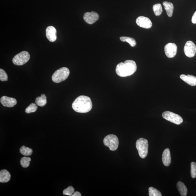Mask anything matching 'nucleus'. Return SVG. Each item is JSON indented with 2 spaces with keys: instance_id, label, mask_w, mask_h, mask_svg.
Wrapping results in <instances>:
<instances>
[{
  "instance_id": "nucleus-1",
  "label": "nucleus",
  "mask_w": 196,
  "mask_h": 196,
  "mask_svg": "<svg viewBox=\"0 0 196 196\" xmlns=\"http://www.w3.org/2000/svg\"><path fill=\"white\" fill-rule=\"evenodd\" d=\"M74 111L80 113H86L91 111L92 108L91 99L89 97L80 96L77 98L72 104Z\"/></svg>"
},
{
  "instance_id": "nucleus-2",
  "label": "nucleus",
  "mask_w": 196,
  "mask_h": 196,
  "mask_svg": "<svg viewBox=\"0 0 196 196\" xmlns=\"http://www.w3.org/2000/svg\"><path fill=\"white\" fill-rule=\"evenodd\" d=\"M137 69V65L134 61L127 60L117 65L116 72L118 76L125 77L133 75L136 72Z\"/></svg>"
},
{
  "instance_id": "nucleus-3",
  "label": "nucleus",
  "mask_w": 196,
  "mask_h": 196,
  "mask_svg": "<svg viewBox=\"0 0 196 196\" xmlns=\"http://www.w3.org/2000/svg\"><path fill=\"white\" fill-rule=\"evenodd\" d=\"M70 74L68 68L62 67L56 71L52 77V79L55 83H60L66 80Z\"/></svg>"
},
{
  "instance_id": "nucleus-4",
  "label": "nucleus",
  "mask_w": 196,
  "mask_h": 196,
  "mask_svg": "<svg viewBox=\"0 0 196 196\" xmlns=\"http://www.w3.org/2000/svg\"><path fill=\"white\" fill-rule=\"evenodd\" d=\"M148 142L147 139L140 138L137 140L136 147L139 156L142 158H145L147 156L148 152Z\"/></svg>"
},
{
  "instance_id": "nucleus-5",
  "label": "nucleus",
  "mask_w": 196,
  "mask_h": 196,
  "mask_svg": "<svg viewBox=\"0 0 196 196\" xmlns=\"http://www.w3.org/2000/svg\"><path fill=\"white\" fill-rule=\"evenodd\" d=\"M105 146L108 147L110 150L115 151L118 149L119 145L118 137L114 134H109L106 136L103 140Z\"/></svg>"
},
{
  "instance_id": "nucleus-6",
  "label": "nucleus",
  "mask_w": 196,
  "mask_h": 196,
  "mask_svg": "<svg viewBox=\"0 0 196 196\" xmlns=\"http://www.w3.org/2000/svg\"><path fill=\"white\" fill-rule=\"evenodd\" d=\"M30 58V54L28 52L22 51L14 56L13 59V62L15 65H23L28 61Z\"/></svg>"
},
{
  "instance_id": "nucleus-7",
  "label": "nucleus",
  "mask_w": 196,
  "mask_h": 196,
  "mask_svg": "<svg viewBox=\"0 0 196 196\" xmlns=\"http://www.w3.org/2000/svg\"><path fill=\"white\" fill-rule=\"evenodd\" d=\"M163 118L165 120L179 125L183 123V120L181 116L172 112L165 111L162 114Z\"/></svg>"
},
{
  "instance_id": "nucleus-8",
  "label": "nucleus",
  "mask_w": 196,
  "mask_h": 196,
  "mask_svg": "<svg viewBox=\"0 0 196 196\" xmlns=\"http://www.w3.org/2000/svg\"><path fill=\"white\" fill-rule=\"evenodd\" d=\"M184 51L187 57L190 58L194 57L196 53V45L192 41L187 42L184 47Z\"/></svg>"
},
{
  "instance_id": "nucleus-9",
  "label": "nucleus",
  "mask_w": 196,
  "mask_h": 196,
  "mask_svg": "<svg viewBox=\"0 0 196 196\" xmlns=\"http://www.w3.org/2000/svg\"><path fill=\"white\" fill-rule=\"evenodd\" d=\"M177 51V47L175 43H169L164 47V52L167 56L168 58L175 57Z\"/></svg>"
},
{
  "instance_id": "nucleus-10",
  "label": "nucleus",
  "mask_w": 196,
  "mask_h": 196,
  "mask_svg": "<svg viewBox=\"0 0 196 196\" xmlns=\"http://www.w3.org/2000/svg\"><path fill=\"white\" fill-rule=\"evenodd\" d=\"M99 15L98 13L92 11L91 12L85 13L83 16V19L87 23L92 24L98 21Z\"/></svg>"
},
{
  "instance_id": "nucleus-11",
  "label": "nucleus",
  "mask_w": 196,
  "mask_h": 196,
  "mask_svg": "<svg viewBox=\"0 0 196 196\" xmlns=\"http://www.w3.org/2000/svg\"><path fill=\"white\" fill-rule=\"evenodd\" d=\"M136 23L141 28L148 29L152 28V23L148 18L143 16L138 17L136 19Z\"/></svg>"
},
{
  "instance_id": "nucleus-12",
  "label": "nucleus",
  "mask_w": 196,
  "mask_h": 196,
  "mask_svg": "<svg viewBox=\"0 0 196 196\" xmlns=\"http://www.w3.org/2000/svg\"><path fill=\"white\" fill-rule=\"evenodd\" d=\"M0 101L2 105L5 107L12 108L17 104V101L15 98L6 96H2Z\"/></svg>"
},
{
  "instance_id": "nucleus-13",
  "label": "nucleus",
  "mask_w": 196,
  "mask_h": 196,
  "mask_svg": "<svg viewBox=\"0 0 196 196\" xmlns=\"http://www.w3.org/2000/svg\"><path fill=\"white\" fill-rule=\"evenodd\" d=\"M56 33H57V31L53 26H48L46 29V37L47 39L51 42H54L57 39Z\"/></svg>"
},
{
  "instance_id": "nucleus-14",
  "label": "nucleus",
  "mask_w": 196,
  "mask_h": 196,
  "mask_svg": "<svg viewBox=\"0 0 196 196\" xmlns=\"http://www.w3.org/2000/svg\"><path fill=\"white\" fill-rule=\"evenodd\" d=\"M180 78L191 86L196 85V77L194 76L190 75H186L183 74L180 76Z\"/></svg>"
},
{
  "instance_id": "nucleus-15",
  "label": "nucleus",
  "mask_w": 196,
  "mask_h": 196,
  "mask_svg": "<svg viewBox=\"0 0 196 196\" xmlns=\"http://www.w3.org/2000/svg\"><path fill=\"white\" fill-rule=\"evenodd\" d=\"M162 160L164 166H168L170 165L171 156L170 150L169 148H167L164 150L162 155Z\"/></svg>"
},
{
  "instance_id": "nucleus-16",
  "label": "nucleus",
  "mask_w": 196,
  "mask_h": 196,
  "mask_svg": "<svg viewBox=\"0 0 196 196\" xmlns=\"http://www.w3.org/2000/svg\"><path fill=\"white\" fill-rule=\"evenodd\" d=\"M11 176L9 172L6 170H2L0 172V182L6 183L10 181Z\"/></svg>"
},
{
  "instance_id": "nucleus-17",
  "label": "nucleus",
  "mask_w": 196,
  "mask_h": 196,
  "mask_svg": "<svg viewBox=\"0 0 196 196\" xmlns=\"http://www.w3.org/2000/svg\"><path fill=\"white\" fill-rule=\"evenodd\" d=\"M163 4L168 17H172L174 9V7L173 4L170 2L165 1L163 2Z\"/></svg>"
},
{
  "instance_id": "nucleus-18",
  "label": "nucleus",
  "mask_w": 196,
  "mask_h": 196,
  "mask_svg": "<svg viewBox=\"0 0 196 196\" xmlns=\"http://www.w3.org/2000/svg\"><path fill=\"white\" fill-rule=\"evenodd\" d=\"M177 186L180 195L182 196H186L188 193V189L183 182H178Z\"/></svg>"
},
{
  "instance_id": "nucleus-19",
  "label": "nucleus",
  "mask_w": 196,
  "mask_h": 196,
  "mask_svg": "<svg viewBox=\"0 0 196 196\" xmlns=\"http://www.w3.org/2000/svg\"><path fill=\"white\" fill-rule=\"evenodd\" d=\"M36 104L40 107H43L47 103V97L45 94H43L41 96L36 98L35 101Z\"/></svg>"
},
{
  "instance_id": "nucleus-20",
  "label": "nucleus",
  "mask_w": 196,
  "mask_h": 196,
  "mask_svg": "<svg viewBox=\"0 0 196 196\" xmlns=\"http://www.w3.org/2000/svg\"><path fill=\"white\" fill-rule=\"evenodd\" d=\"M121 41L123 42H127L129 43L130 46L132 47H134L137 44L136 40L133 38L129 37H122L120 38Z\"/></svg>"
},
{
  "instance_id": "nucleus-21",
  "label": "nucleus",
  "mask_w": 196,
  "mask_h": 196,
  "mask_svg": "<svg viewBox=\"0 0 196 196\" xmlns=\"http://www.w3.org/2000/svg\"><path fill=\"white\" fill-rule=\"evenodd\" d=\"M20 152L21 154L24 156H30L32 155L33 150L30 148L23 146L20 148Z\"/></svg>"
},
{
  "instance_id": "nucleus-22",
  "label": "nucleus",
  "mask_w": 196,
  "mask_h": 196,
  "mask_svg": "<svg viewBox=\"0 0 196 196\" xmlns=\"http://www.w3.org/2000/svg\"><path fill=\"white\" fill-rule=\"evenodd\" d=\"M153 10L157 16L160 15L163 11L161 4L159 3L154 4L153 6Z\"/></svg>"
},
{
  "instance_id": "nucleus-23",
  "label": "nucleus",
  "mask_w": 196,
  "mask_h": 196,
  "mask_svg": "<svg viewBox=\"0 0 196 196\" xmlns=\"http://www.w3.org/2000/svg\"><path fill=\"white\" fill-rule=\"evenodd\" d=\"M31 159L30 157H23L21 160V166L24 168H27L30 165Z\"/></svg>"
},
{
  "instance_id": "nucleus-24",
  "label": "nucleus",
  "mask_w": 196,
  "mask_h": 196,
  "mask_svg": "<svg viewBox=\"0 0 196 196\" xmlns=\"http://www.w3.org/2000/svg\"><path fill=\"white\" fill-rule=\"evenodd\" d=\"M148 194L149 196H162L161 193L160 191L153 187H150L148 188Z\"/></svg>"
},
{
  "instance_id": "nucleus-25",
  "label": "nucleus",
  "mask_w": 196,
  "mask_h": 196,
  "mask_svg": "<svg viewBox=\"0 0 196 196\" xmlns=\"http://www.w3.org/2000/svg\"><path fill=\"white\" fill-rule=\"evenodd\" d=\"M38 107L35 103H31V104L27 107L25 110V112L27 113H30L37 111Z\"/></svg>"
},
{
  "instance_id": "nucleus-26",
  "label": "nucleus",
  "mask_w": 196,
  "mask_h": 196,
  "mask_svg": "<svg viewBox=\"0 0 196 196\" xmlns=\"http://www.w3.org/2000/svg\"><path fill=\"white\" fill-rule=\"evenodd\" d=\"M75 192V189L73 186H70L65 189L63 191V193L64 195L72 196Z\"/></svg>"
},
{
  "instance_id": "nucleus-27",
  "label": "nucleus",
  "mask_w": 196,
  "mask_h": 196,
  "mask_svg": "<svg viewBox=\"0 0 196 196\" xmlns=\"http://www.w3.org/2000/svg\"><path fill=\"white\" fill-rule=\"evenodd\" d=\"M191 175L193 178L196 177V163L195 162L191 163Z\"/></svg>"
},
{
  "instance_id": "nucleus-28",
  "label": "nucleus",
  "mask_w": 196,
  "mask_h": 196,
  "mask_svg": "<svg viewBox=\"0 0 196 196\" xmlns=\"http://www.w3.org/2000/svg\"><path fill=\"white\" fill-rule=\"evenodd\" d=\"M8 76L3 69H0V80L2 82H6L8 80Z\"/></svg>"
},
{
  "instance_id": "nucleus-29",
  "label": "nucleus",
  "mask_w": 196,
  "mask_h": 196,
  "mask_svg": "<svg viewBox=\"0 0 196 196\" xmlns=\"http://www.w3.org/2000/svg\"><path fill=\"white\" fill-rule=\"evenodd\" d=\"M192 22L193 24H196V11L193 16L192 18Z\"/></svg>"
},
{
  "instance_id": "nucleus-30",
  "label": "nucleus",
  "mask_w": 196,
  "mask_h": 196,
  "mask_svg": "<svg viewBox=\"0 0 196 196\" xmlns=\"http://www.w3.org/2000/svg\"><path fill=\"white\" fill-rule=\"evenodd\" d=\"M81 193L78 191H76L75 192H74L72 196H82Z\"/></svg>"
}]
</instances>
